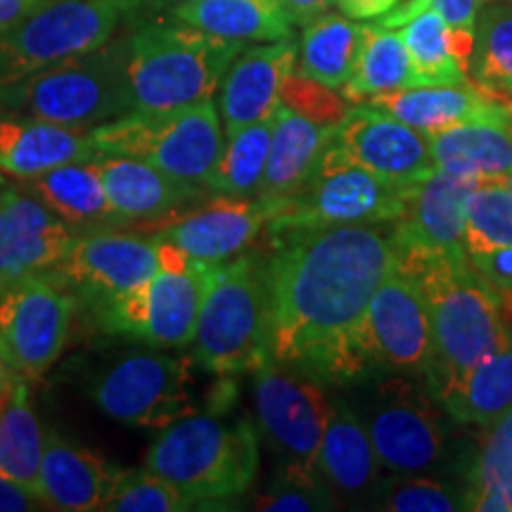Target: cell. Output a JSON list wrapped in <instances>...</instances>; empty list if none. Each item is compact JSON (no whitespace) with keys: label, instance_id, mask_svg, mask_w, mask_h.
Listing matches in <instances>:
<instances>
[{"label":"cell","instance_id":"1","mask_svg":"<svg viewBox=\"0 0 512 512\" xmlns=\"http://www.w3.org/2000/svg\"><path fill=\"white\" fill-rule=\"evenodd\" d=\"M266 259L273 361L318 382H349L375 366L366 313L399 266V245L373 226L275 235Z\"/></svg>","mask_w":512,"mask_h":512},{"label":"cell","instance_id":"2","mask_svg":"<svg viewBox=\"0 0 512 512\" xmlns=\"http://www.w3.org/2000/svg\"><path fill=\"white\" fill-rule=\"evenodd\" d=\"M399 266L418 280L430 309L434 356L427 380L441 399L505 342L510 330L503 323L501 299L470 259L399 247Z\"/></svg>","mask_w":512,"mask_h":512},{"label":"cell","instance_id":"3","mask_svg":"<svg viewBox=\"0 0 512 512\" xmlns=\"http://www.w3.org/2000/svg\"><path fill=\"white\" fill-rule=\"evenodd\" d=\"M124 67L133 110L171 112L214 100L245 43L176 22L152 19L124 31Z\"/></svg>","mask_w":512,"mask_h":512},{"label":"cell","instance_id":"4","mask_svg":"<svg viewBox=\"0 0 512 512\" xmlns=\"http://www.w3.org/2000/svg\"><path fill=\"white\" fill-rule=\"evenodd\" d=\"M259 463V432L252 420L228 425L219 413H190L171 422L143 458L145 470L178 486L197 508L240 498L254 484Z\"/></svg>","mask_w":512,"mask_h":512},{"label":"cell","instance_id":"5","mask_svg":"<svg viewBox=\"0 0 512 512\" xmlns=\"http://www.w3.org/2000/svg\"><path fill=\"white\" fill-rule=\"evenodd\" d=\"M195 361L219 377L273 361L266 259L235 256L214 268L195 330Z\"/></svg>","mask_w":512,"mask_h":512},{"label":"cell","instance_id":"6","mask_svg":"<svg viewBox=\"0 0 512 512\" xmlns=\"http://www.w3.org/2000/svg\"><path fill=\"white\" fill-rule=\"evenodd\" d=\"M124 50L121 34L93 53L41 69L0 88V107L81 131L107 124L133 110Z\"/></svg>","mask_w":512,"mask_h":512},{"label":"cell","instance_id":"7","mask_svg":"<svg viewBox=\"0 0 512 512\" xmlns=\"http://www.w3.org/2000/svg\"><path fill=\"white\" fill-rule=\"evenodd\" d=\"M98 155L136 157L178 181L207 188L223 150L214 100L171 112L131 110L91 128Z\"/></svg>","mask_w":512,"mask_h":512},{"label":"cell","instance_id":"8","mask_svg":"<svg viewBox=\"0 0 512 512\" xmlns=\"http://www.w3.org/2000/svg\"><path fill=\"white\" fill-rule=\"evenodd\" d=\"M155 240L159 249L155 278L93 311V316L107 335L138 339L157 349H183L195 339L204 294L219 264L190 259L171 242Z\"/></svg>","mask_w":512,"mask_h":512},{"label":"cell","instance_id":"9","mask_svg":"<svg viewBox=\"0 0 512 512\" xmlns=\"http://www.w3.org/2000/svg\"><path fill=\"white\" fill-rule=\"evenodd\" d=\"M415 190L418 188L382 181L330 143L309 183L294 200L275 211L268 228L275 238L292 230L399 223Z\"/></svg>","mask_w":512,"mask_h":512},{"label":"cell","instance_id":"10","mask_svg":"<svg viewBox=\"0 0 512 512\" xmlns=\"http://www.w3.org/2000/svg\"><path fill=\"white\" fill-rule=\"evenodd\" d=\"M126 17V0H41L0 34V88L110 43Z\"/></svg>","mask_w":512,"mask_h":512},{"label":"cell","instance_id":"11","mask_svg":"<svg viewBox=\"0 0 512 512\" xmlns=\"http://www.w3.org/2000/svg\"><path fill=\"white\" fill-rule=\"evenodd\" d=\"M192 361L157 351L128 354L95 375L86 392L107 418L121 425L164 430L197 411Z\"/></svg>","mask_w":512,"mask_h":512},{"label":"cell","instance_id":"12","mask_svg":"<svg viewBox=\"0 0 512 512\" xmlns=\"http://www.w3.org/2000/svg\"><path fill=\"white\" fill-rule=\"evenodd\" d=\"M159 271V249L152 235L121 233V228L74 235L64 259L48 280L98 311L138 290Z\"/></svg>","mask_w":512,"mask_h":512},{"label":"cell","instance_id":"13","mask_svg":"<svg viewBox=\"0 0 512 512\" xmlns=\"http://www.w3.org/2000/svg\"><path fill=\"white\" fill-rule=\"evenodd\" d=\"M76 297L34 275L0 290V354L12 368L38 380L67 344Z\"/></svg>","mask_w":512,"mask_h":512},{"label":"cell","instance_id":"14","mask_svg":"<svg viewBox=\"0 0 512 512\" xmlns=\"http://www.w3.org/2000/svg\"><path fill=\"white\" fill-rule=\"evenodd\" d=\"M363 422L377 460L392 475L425 472L444 456L446 432L437 408L430 396L401 377L377 384Z\"/></svg>","mask_w":512,"mask_h":512},{"label":"cell","instance_id":"15","mask_svg":"<svg viewBox=\"0 0 512 512\" xmlns=\"http://www.w3.org/2000/svg\"><path fill=\"white\" fill-rule=\"evenodd\" d=\"M254 403L259 432L285 460L316 465L332 403L313 377L268 361L256 370Z\"/></svg>","mask_w":512,"mask_h":512},{"label":"cell","instance_id":"16","mask_svg":"<svg viewBox=\"0 0 512 512\" xmlns=\"http://www.w3.org/2000/svg\"><path fill=\"white\" fill-rule=\"evenodd\" d=\"M363 330L375 366L406 375H430L434 356L430 309L418 280L401 266L375 290Z\"/></svg>","mask_w":512,"mask_h":512},{"label":"cell","instance_id":"17","mask_svg":"<svg viewBox=\"0 0 512 512\" xmlns=\"http://www.w3.org/2000/svg\"><path fill=\"white\" fill-rule=\"evenodd\" d=\"M332 145L370 174L401 188H418L437 171L425 133L370 105L347 112Z\"/></svg>","mask_w":512,"mask_h":512},{"label":"cell","instance_id":"18","mask_svg":"<svg viewBox=\"0 0 512 512\" xmlns=\"http://www.w3.org/2000/svg\"><path fill=\"white\" fill-rule=\"evenodd\" d=\"M93 162L100 171L107 200L128 228L138 223L162 228L200 207L211 192L178 181L136 157L98 155Z\"/></svg>","mask_w":512,"mask_h":512},{"label":"cell","instance_id":"19","mask_svg":"<svg viewBox=\"0 0 512 512\" xmlns=\"http://www.w3.org/2000/svg\"><path fill=\"white\" fill-rule=\"evenodd\" d=\"M3 190V235H0V290L17 280L43 275L60 264L74 233L46 204L17 185L0 183Z\"/></svg>","mask_w":512,"mask_h":512},{"label":"cell","instance_id":"20","mask_svg":"<svg viewBox=\"0 0 512 512\" xmlns=\"http://www.w3.org/2000/svg\"><path fill=\"white\" fill-rule=\"evenodd\" d=\"M268 221L271 211L259 200L219 195L183 214L181 219L166 223L152 235L176 245L190 259L223 264L254 245Z\"/></svg>","mask_w":512,"mask_h":512},{"label":"cell","instance_id":"21","mask_svg":"<svg viewBox=\"0 0 512 512\" xmlns=\"http://www.w3.org/2000/svg\"><path fill=\"white\" fill-rule=\"evenodd\" d=\"M297 67L292 38L242 48L219 86V110L226 133L271 119L280 107V91Z\"/></svg>","mask_w":512,"mask_h":512},{"label":"cell","instance_id":"22","mask_svg":"<svg viewBox=\"0 0 512 512\" xmlns=\"http://www.w3.org/2000/svg\"><path fill=\"white\" fill-rule=\"evenodd\" d=\"M119 475V467L107 463L98 453L88 451L62 432L50 430L43 448L36 496L46 510H102Z\"/></svg>","mask_w":512,"mask_h":512},{"label":"cell","instance_id":"23","mask_svg":"<svg viewBox=\"0 0 512 512\" xmlns=\"http://www.w3.org/2000/svg\"><path fill=\"white\" fill-rule=\"evenodd\" d=\"M95 157L91 131L17 112L0 117V183H22L62 164Z\"/></svg>","mask_w":512,"mask_h":512},{"label":"cell","instance_id":"24","mask_svg":"<svg viewBox=\"0 0 512 512\" xmlns=\"http://www.w3.org/2000/svg\"><path fill=\"white\" fill-rule=\"evenodd\" d=\"M363 105L392 114L415 131L434 136L472 121L508 124L510 114L503 102L489 98L475 81L444 83V86H411L368 98Z\"/></svg>","mask_w":512,"mask_h":512},{"label":"cell","instance_id":"25","mask_svg":"<svg viewBox=\"0 0 512 512\" xmlns=\"http://www.w3.org/2000/svg\"><path fill=\"white\" fill-rule=\"evenodd\" d=\"M477 185L446 171H434L418 185L406 216L396 223L394 240L399 247L427 249L448 259H467L465 214L467 197Z\"/></svg>","mask_w":512,"mask_h":512},{"label":"cell","instance_id":"26","mask_svg":"<svg viewBox=\"0 0 512 512\" xmlns=\"http://www.w3.org/2000/svg\"><path fill=\"white\" fill-rule=\"evenodd\" d=\"M337 126H320L280 105L273 114V138L264 178L254 200L268 207L271 216L302 192Z\"/></svg>","mask_w":512,"mask_h":512},{"label":"cell","instance_id":"27","mask_svg":"<svg viewBox=\"0 0 512 512\" xmlns=\"http://www.w3.org/2000/svg\"><path fill=\"white\" fill-rule=\"evenodd\" d=\"M38 202L46 204L74 235L91 230L128 228L112 209L95 162H72L50 169L46 174L15 183Z\"/></svg>","mask_w":512,"mask_h":512},{"label":"cell","instance_id":"28","mask_svg":"<svg viewBox=\"0 0 512 512\" xmlns=\"http://www.w3.org/2000/svg\"><path fill=\"white\" fill-rule=\"evenodd\" d=\"M316 467L337 494L347 498L375 494L380 460L375 456L366 422L358 418L347 403H332L328 427H325L318 448Z\"/></svg>","mask_w":512,"mask_h":512},{"label":"cell","instance_id":"29","mask_svg":"<svg viewBox=\"0 0 512 512\" xmlns=\"http://www.w3.org/2000/svg\"><path fill=\"white\" fill-rule=\"evenodd\" d=\"M434 166L475 185L505 181L512 169V131L508 124L472 121L427 136Z\"/></svg>","mask_w":512,"mask_h":512},{"label":"cell","instance_id":"30","mask_svg":"<svg viewBox=\"0 0 512 512\" xmlns=\"http://www.w3.org/2000/svg\"><path fill=\"white\" fill-rule=\"evenodd\" d=\"M162 19H176L238 43H271L292 38V24L275 0H195L178 5Z\"/></svg>","mask_w":512,"mask_h":512},{"label":"cell","instance_id":"31","mask_svg":"<svg viewBox=\"0 0 512 512\" xmlns=\"http://www.w3.org/2000/svg\"><path fill=\"white\" fill-rule=\"evenodd\" d=\"M29 377L15 370L8 392L0 396V477L36 494L46 437L29 399Z\"/></svg>","mask_w":512,"mask_h":512},{"label":"cell","instance_id":"32","mask_svg":"<svg viewBox=\"0 0 512 512\" xmlns=\"http://www.w3.org/2000/svg\"><path fill=\"white\" fill-rule=\"evenodd\" d=\"M439 401L460 425L489 427L508 413L512 408V332Z\"/></svg>","mask_w":512,"mask_h":512},{"label":"cell","instance_id":"33","mask_svg":"<svg viewBox=\"0 0 512 512\" xmlns=\"http://www.w3.org/2000/svg\"><path fill=\"white\" fill-rule=\"evenodd\" d=\"M363 36H366V24H356L351 17L325 12L304 27L294 69L335 91H342L354 72Z\"/></svg>","mask_w":512,"mask_h":512},{"label":"cell","instance_id":"34","mask_svg":"<svg viewBox=\"0 0 512 512\" xmlns=\"http://www.w3.org/2000/svg\"><path fill=\"white\" fill-rule=\"evenodd\" d=\"M411 86H415V76L399 29L366 24V36L354 72L342 86L344 98L354 105H363L373 95Z\"/></svg>","mask_w":512,"mask_h":512},{"label":"cell","instance_id":"35","mask_svg":"<svg viewBox=\"0 0 512 512\" xmlns=\"http://www.w3.org/2000/svg\"><path fill=\"white\" fill-rule=\"evenodd\" d=\"M472 81L503 105L512 100V3H484L475 27Z\"/></svg>","mask_w":512,"mask_h":512},{"label":"cell","instance_id":"36","mask_svg":"<svg viewBox=\"0 0 512 512\" xmlns=\"http://www.w3.org/2000/svg\"><path fill=\"white\" fill-rule=\"evenodd\" d=\"M273 117L226 133L209 190L226 197H254L271 152Z\"/></svg>","mask_w":512,"mask_h":512},{"label":"cell","instance_id":"37","mask_svg":"<svg viewBox=\"0 0 512 512\" xmlns=\"http://www.w3.org/2000/svg\"><path fill=\"white\" fill-rule=\"evenodd\" d=\"M465 510L512 512V408L489 425L465 484Z\"/></svg>","mask_w":512,"mask_h":512},{"label":"cell","instance_id":"38","mask_svg":"<svg viewBox=\"0 0 512 512\" xmlns=\"http://www.w3.org/2000/svg\"><path fill=\"white\" fill-rule=\"evenodd\" d=\"M399 34L411 57L415 86H444L470 79L448 46V24L434 10L408 19L399 27Z\"/></svg>","mask_w":512,"mask_h":512},{"label":"cell","instance_id":"39","mask_svg":"<svg viewBox=\"0 0 512 512\" xmlns=\"http://www.w3.org/2000/svg\"><path fill=\"white\" fill-rule=\"evenodd\" d=\"M501 249H512V192L503 181L482 183L467 197V259Z\"/></svg>","mask_w":512,"mask_h":512},{"label":"cell","instance_id":"40","mask_svg":"<svg viewBox=\"0 0 512 512\" xmlns=\"http://www.w3.org/2000/svg\"><path fill=\"white\" fill-rule=\"evenodd\" d=\"M335 503V491L330 489L316 465L283 460L268 491L259 496L254 508L268 512H313L332 510Z\"/></svg>","mask_w":512,"mask_h":512},{"label":"cell","instance_id":"41","mask_svg":"<svg viewBox=\"0 0 512 512\" xmlns=\"http://www.w3.org/2000/svg\"><path fill=\"white\" fill-rule=\"evenodd\" d=\"M375 501L377 508L389 512H453L465 510V486L422 477L420 472H394L387 482L377 484Z\"/></svg>","mask_w":512,"mask_h":512},{"label":"cell","instance_id":"42","mask_svg":"<svg viewBox=\"0 0 512 512\" xmlns=\"http://www.w3.org/2000/svg\"><path fill=\"white\" fill-rule=\"evenodd\" d=\"M197 503L185 496L178 486L150 470L124 472L107 498V512H185L195 510Z\"/></svg>","mask_w":512,"mask_h":512},{"label":"cell","instance_id":"43","mask_svg":"<svg viewBox=\"0 0 512 512\" xmlns=\"http://www.w3.org/2000/svg\"><path fill=\"white\" fill-rule=\"evenodd\" d=\"M280 105L290 107L299 117L320 126H337L347 117V98L335 93V88L325 86L316 79L299 74L297 69L287 76L280 91Z\"/></svg>","mask_w":512,"mask_h":512},{"label":"cell","instance_id":"44","mask_svg":"<svg viewBox=\"0 0 512 512\" xmlns=\"http://www.w3.org/2000/svg\"><path fill=\"white\" fill-rule=\"evenodd\" d=\"M479 8H482V0H408L396 10H389L377 24L399 29L401 24H406L408 19L420 15V12L434 10L451 29L475 31Z\"/></svg>","mask_w":512,"mask_h":512},{"label":"cell","instance_id":"45","mask_svg":"<svg viewBox=\"0 0 512 512\" xmlns=\"http://www.w3.org/2000/svg\"><path fill=\"white\" fill-rule=\"evenodd\" d=\"M470 266L496 294H512V249L470 256Z\"/></svg>","mask_w":512,"mask_h":512},{"label":"cell","instance_id":"46","mask_svg":"<svg viewBox=\"0 0 512 512\" xmlns=\"http://www.w3.org/2000/svg\"><path fill=\"white\" fill-rule=\"evenodd\" d=\"M195 3V0H126V17L124 27H133L140 22H152L169 15L178 5Z\"/></svg>","mask_w":512,"mask_h":512},{"label":"cell","instance_id":"47","mask_svg":"<svg viewBox=\"0 0 512 512\" xmlns=\"http://www.w3.org/2000/svg\"><path fill=\"white\" fill-rule=\"evenodd\" d=\"M29 510H46L41 498L27 486L10 482L0 477V512H29Z\"/></svg>","mask_w":512,"mask_h":512},{"label":"cell","instance_id":"48","mask_svg":"<svg viewBox=\"0 0 512 512\" xmlns=\"http://www.w3.org/2000/svg\"><path fill=\"white\" fill-rule=\"evenodd\" d=\"M275 3L292 27H306L313 19L325 15L335 0H275Z\"/></svg>","mask_w":512,"mask_h":512},{"label":"cell","instance_id":"49","mask_svg":"<svg viewBox=\"0 0 512 512\" xmlns=\"http://www.w3.org/2000/svg\"><path fill=\"white\" fill-rule=\"evenodd\" d=\"M335 3L351 19H373L394 10L399 0H335Z\"/></svg>","mask_w":512,"mask_h":512},{"label":"cell","instance_id":"50","mask_svg":"<svg viewBox=\"0 0 512 512\" xmlns=\"http://www.w3.org/2000/svg\"><path fill=\"white\" fill-rule=\"evenodd\" d=\"M38 3L41 0H0V34L22 22Z\"/></svg>","mask_w":512,"mask_h":512},{"label":"cell","instance_id":"51","mask_svg":"<svg viewBox=\"0 0 512 512\" xmlns=\"http://www.w3.org/2000/svg\"><path fill=\"white\" fill-rule=\"evenodd\" d=\"M12 375H15V368H12L10 363L3 358V354H0V396L8 392Z\"/></svg>","mask_w":512,"mask_h":512},{"label":"cell","instance_id":"52","mask_svg":"<svg viewBox=\"0 0 512 512\" xmlns=\"http://www.w3.org/2000/svg\"><path fill=\"white\" fill-rule=\"evenodd\" d=\"M3 214H5V209H3V190H0V235H3Z\"/></svg>","mask_w":512,"mask_h":512},{"label":"cell","instance_id":"53","mask_svg":"<svg viewBox=\"0 0 512 512\" xmlns=\"http://www.w3.org/2000/svg\"><path fill=\"white\" fill-rule=\"evenodd\" d=\"M503 183H505V188H508V190L512 192V169H510V174L505 176V181H503Z\"/></svg>","mask_w":512,"mask_h":512},{"label":"cell","instance_id":"54","mask_svg":"<svg viewBox=\"0 0 512 512\" xmlns=\"http://www.w3.org/2000/svg\"><path fill=\"white\" fill-rule=\"evenodd\" d=\"M505 110H508V114H510V131H512V100L505 105Z\"/></svg>","mask_w":512,"mask_h":512},{"label":"cell","instance_id":"55","mask_svg":"<svg viewBox=\"0 0 512 512\" xmlns=\"http://www.w3.org/2000/svg\"><path fill=\"white\" fill-rule=\"evenodd\" d=\"M484 3H498V0H482V5H484ZM510 3H512V0H510Z\"/></svg>","mask_w":512,"mask_h":512}]
</instances>
